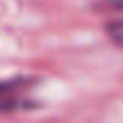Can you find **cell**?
Wrapping results in <instances>:
<instances>
[{
	"instance_id": "cell-1",
	"label": "cell",
	"mask_w": 123,
	"mask_h": 123,
	"mask_svg": "<svg viewBox=\"0 0 123 123\" xmlns=\"http://www.w3.org/2000/svg\"><path fill=\"white\" fill-rule=\"evenodd\" d=\"M39 80L32 76H11L0 80V115L35 110L39 102Z\"/></svg>"
},
{
	"instance_id": "cell-3",
	"label": "cell",
	"mask_w": 123,
	"mask_h": 123,
	"mask_svg": "<svg viewBox=\"0 0 123 123\" xmlns=\"http://www.w3.org/2000/svg\"><path fill=\"white\" fill-rule=\"evenodd\" d=\"M104 4L117 13H123V0H104Z\"/></svg>"
},
{
	"instance_id": "cell-2",
	"label": "cell",
	"mask_w": 123,
	"mask_h": 123,
	"mask_svg": "<svg viewBox=\"0 0 123 123\" xmlns=\"http://www.w3.org/2000/svg\"><path fill=\"white\" fill-rule=\"evenodd\" d=\"M106 32H108V37H110V41H112L115 45L123 48V19L110 22V24L106 26Z\"/></svg>"
}]
</instances>
